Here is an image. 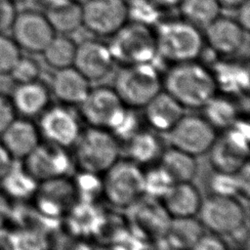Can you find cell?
<instances>
[{"label": "cell", "instance_id": "cell-43", "mask_svg": "<svg viewBox=\"0 0 250 250\" xmlns=\"http://www.w3.org/2000/svg\"><path fill=\"white\" fill-rule=\"evenodd\" d=\"M159 8H173L179 6L182 0H152Z\"/></svg>", "mask_w": 250, "mask_h": 250}, {"label": "cell", "instance_id": "cell-33", "mask_svg": "<svg viewBox=\"0 0 250 250\" xmlns=\"http://www.w3.org/2000/svg\"><path fill=\"white\" fill-rule=\"evenodd\" d=\"M128 20L150 26L159 21V7L152 0H125Z\"/></svg>", "mask_w": 250, "mask_h": 250}, {"label": "cell", "instance_id": "cell-15", "mask_svg": "<svg viewBox=\"0 0 250 250\" xmlns=\"http://www.w3.org/2000/svg\"><path fill=\"white\" fill-rule=\"evenodd\" d=\"M38 129L47 142L62 147L75 144L80 128L76 117L63 106L47 107L40 115Z\"/></svg>", "mask_w": 250, "mask_h": 250}, {"label": "cell", "instance_id": "cell-35", "mask_svg": "<svg viewBox=\"0 0 250 250\" xmlns=\"http://www.w3.org/2000/svg\"><path fill=\"white\" fill-rule=\"evenodd\" d=\"M21 57V48L15 40L0 32V74H9Z\"/></svg>", "mask_w": 250, "mask_h": 250}, {"label": "cell", "instance_id": "cell-41", "mask_svg": "<svg viewBox=\"0 0 250 250\" xmlns=\"http://www.w3.org/2000/svg\"><path fill=\"white\" fill-rule=\"evenodd\" d=\"M14 161L15 160L13 159V157L9 154V152L0 142V182L6 175L8 170L11 168Z\"/></svg>", "mask_w": 250, "mask_h": 250}, {"label": "cell", "instance_id": "cell-29", "mask_svg": "<svg viewBox=\"0 0 250 250\" xmlns=\"http://www.w3.org/2000/svg\"><path fill=\"white\" fill-rule=\"evenodd\" d=\"M76 46L65 34H55L41 54L47 64L57 70L73 65Z\"/></svg>", "mask_w": 250, "mask_h": 250}, {"label": "cell", "instance_id": "cell-40", "mask_svg": "<svg viewBox=\"0 0 250 250\" xmlns=\"http://www.w3.org/2000/svg\"><path fill=\"white\" fill-rule=\"evenodd\" d=\"M237 17L235 21L241 25V27L245 30H249L250 26V4L249 1L241 4L237 8Z\"/></svg>", "mask_w": 250, "mask_h": 250}, {"label": "cell", "instance_id": "cell-26", "mask_svg": "<svg viewBox=\"0 0 250 250\" xmlns=\"http://www.w3.org/2000/svg\"><path fill=\"white\" fill-rule=\"evenodd\" d=\"M204 118L215 130H226L238 119V109L231 100L224 96L212 97L203 106Z\"/></svg>", "mask_w": 250, "mask_h": 250}, {"label": "cell", "instance_id": "cell-31", "mask_svg": "<svg viewBox=\"0 0 250 250\" xmlns=\"http://www.w3.org/2000/svg\"><path fill=\"white\" fill-rule=\"evenodd\" d=\"M47 9L46 16L55 32L66 35L82 25V5L77 1Z\"/></svg>", "mask_w": 250, "mask_h": 250}, {"label": "cell", "instance_id": "cell-19", "mask_svg": "<svg viewBox=\"0 0 250 250\" xmlns=\"http://www.w3.org/2000/svg\"><path fill=\"white\" fill-rule=\"evenodd\" d=\"M160 199L163 209L171 219L195 217L203 200L191 181L174 183Z\"/></svg>", "mask_w": 250, "mask_h": 250}, {"label": "cell", "instance_id": "cell-22", "mask_svg": "<svg viewBox=\"0 0 250 250\" xmlns=\"http://www.w3.org/2000/svg\"><path fill=\"white\" fill-rule=\"evenodd\" d=\"M90 89V81L73 65L57 69L52 78V91L63 104H80Z\"/></svg>", "mask_w": 250, "mask_h": 250}, {"label": "cell", "instance_id": "cell-44", "mask_svg": "<svg viewBox=\"0 0 250 250\" xmlns=\"http://www.w3.org/2000/svg\"><path fill=\"white\" fill-rule=\"evenodd\" d=\"M221 4L222 7H227V8H237L241 4L245 3L246 1L249 0H218Z\"/></svg>", "mask_w": 250, "mask_h": 250}, {"label": "cell", "instance_id": "cell-27", "mask_svg": "<svg viewBox=\"0 0 250 250\" xmlns=\"http://www.w3.org/2000/svg\"><path fill=\"white\" fill-rule=\"evenodd\" d=\"M166 231L174 247L180 250H190L203 234V226L194 217L174 218L171 219Z\"/></svg>", "mask_w": 250, "mask_h": 250}, {"label": "cell", "instance_id": "cell-12", "mask_svg": "<svg viewBox=\"0 0 250 250\" xmlns=\"http://www.w3.org/2000/svg\"><path fill=\"white\" fill-rule=\"evenodd\" d=\"M10 29L21 50L29 53H42L56 34L46 14L35 10L18 13Z\"/></svg>", "mask_w": 250, "mask_h": 250}, {"label": "cell", "instance_id": "cell-30", "mask_svg": "<svg viewBox=\"0 0 250 250\" xmlns=\"http://www.w3.org/2000/svg\"><path fill=\"white\" fill-rule=\"evenodd\" d=\"M184 20L197 27H205L221 14L218 0H182L179 4Z\"/></svg>", "mask_w": 250, "mask_h": 250}, {"label": "cell", "instance_id": "cell-8", "mask_svg": "<svg viewBox=\"0 0 250 250\" xmlns=\"http://www.w3.org/2000/svg\"><path fill=\"white\" fill-rule=\"evenodd\" d=\"M197 215L203 227L219 235L236 232L246 218L244 207L235 196L218 193L202 200Z\"/></svg>", "mask_w": 250, "mask_h": 250}, {"label": "cell", "instance_id": "cell-4", "mask_svg": "<svg viewBox=\"0 0 250 250\" xmlns=\"http://www.w3.org/2000/svg\"><path fill=\"white\" fill-rule=\"evenodd\" d=\"M113 89L126 106L144 107L162 90V80L151 62L128 64L116 74Z\"/></svg>", "mask_w": 250, "mask_h": 250}, {"label": "cell", "instance_id": "cell-18", "mask_svg": "<svg viewBox=\"0 0 250 250\" xmlns=\"http://www.w3.org/2000/svg\"><path fill=\"white\" fill-rule=\"evenodd\" d=\"M0 142L14 160L21 161L41 143V135L30 118L16 116L0 135Z\"/></svg>", "mask_w": 250, "mask_h": 250}, {"label": "cell", "instance_id": "cell-25", "mask_svg": "<svg viewBox=\"0 0 250 250\" xmlns=\"http://www.w3.org/2000/svg\"><path fill=\"white\" fill-rule=\"evenodd\" d=\"M217 89L227 93H241L248 89V69L235 62H220L211 70Z\"/></svg>", "mask_w": 250, "mask_h": 250}, {"label": "cell", "instance_id": "cell-2", "mask_svg": "<svg viewBox=\"0 0 250 250\" xmlns=\"http://www.w3.org/2000/svg\"><path fill=\"white\" fill-rule=\"evenodd\" d=\"M154 35L157 57L174 64L195 61L203 52L202 32L184 19L158 23Z\"/></svg>", "mask_w": 250, "mask_h": 250}, {"label": "cell", "instance_id": "cell-1", "mask_svg": "<svg viewBox=\"0 0 250 250\" xmlns=\"http://www.w3.org/2000/svg\"><path fill=\"white\" fill-rule=\"evenodd\" d=\"M162 85L185 108H202L218 91L211 69L195 61L173 64Z\"/></svg>", "mask_w": 250, "mask_h": 250}, {"label": "cell", "instance_id": "cell-6", "mask_svg": "<svg viewBox=\"0 0 250 250\" xmlns=\"http://www.w3.org/2000/svg\"><path fill=\"white\" fill-rule=\"evenodd\" d=\"M102 183L103 194L115 207L133 206L146 194L145 173L131 160H117L104 173Z\"/></svg>", "mask_w": 250, "mask_h": 250}, {"label": "cell", "instance_id": "cell-13", "mask_svg": "<svg viewBox=\"0 0 250 250\" xmlns=\"http://www.w3.org/2000/svg\"><path fill=\"white\" fill-rule=\"evenodd\" d=\"M21 163L38 183L66 176L71 164L65 147L49 142L40 143Z\"/></svg>", "mask_w": 250, "mask_h": 250}, {"label": "cell", "instance_id": "cell-39", "mask_svg": "<svg viewBox=\"0 0 250 250\" xmlns=\"http://www.w3.org/2000/svg\"><path fill=\"white\" fill-rule=\"evenodd\" d=\"M17 116L9 97L0 94V135Z\"/></svg>", "mask_w": 250, "mask_h": 250}, {"label": "cell", "instance_id": "cell-23", "mask_svg": "<svg viewBox=\"0 0 250 250\" xmlns=\"http://www.w3.org/2000/svg\"><path fill=\"white\" fill-rule=\"evenodd\" d=\"M39 183L26 171L22 163L15 160L0 182L1 191L10 199L23 201L35 195Z\"/></svg>", "mask_w": 250, "mask_h": 250}, {"label": "cell", "instance_id": "cell-16", "mask_svg": "<svg viewBox=\"0 0 250 250\" xmlns=\"http://www.w3.org/2000/svg\"><path fill=\"white\" fill-rule=\"evenodd\" d=\"M113 62L108 46L101 41L88 39L76 46L73 66L89 81H97L106 76Z\"/></svg>", "mask_w": 250, "mask_h": 250}, {"label": "cell", "instance_id": "cell-5", "mask_svg": "<svg viewBox=\"0 0 250 250\" xmlns=\"http://www.w3.org/2000/svg\"><path fill=\"white\" fill-rule=\"evenodd\" d=\"M107 46L114 62L124 65L151 62L157 57L154 31L137 22H126L110 36Z\"/></svg>", "mask_w": 250, "mask_h": 250}, {"label": "cell", "instance_id": "cell-32", "mask_svg": "<svg viewBox=\"0 0 250 250\" xmlns=\"http://www.w3.org/2000/svg\"><path fill=\"white\" fill-rule=\"evenodd\" d=\"M10 250H47L46 234L38 229L21 228L14 230L8 237Z\"/></svg>", "mask_w": 250, "mask_h": 250}, {"label": "cell", "instance_id": "cell-3", "mask_svg": "<svg viewBox=\"0 0 250 250\" xmlns=\"http://www.w3.org/2000/svg\"><path fill=\"white\" fill-rule=\"evenodd\" d=\"M75 159L82 172L104 174L119 157L116 137L102 128L90 127L75 142Z\"/></svg>", "mask_w": 250, "mask_h": 250}, {"label": "cell", "instance_id": "cell-10", "mask_svg": "<svg viewBox=\"0 0 250 250\" xmlns=\"http://www.w3.org/2000/svg\"><path fill=\"white\" fill-rule=\"evenodd\" d=\"M166 134L171 146L195 157L207 153L218 136L204 116L193 114H184Z\"/></svg>", "mask_w": 250, "mask_h": 250}, {"label": "cell", "instance_id": "cell-21", "mask_svg": "<svg viewBox=\"0 0 250 250\" xmlns=\"http://www.w3.org/2000/svg\"><path fill=\"white\" fill-rule=\"evenodd\" d=\"M9 98L17 115L31 118L48 107L50 93L43 83L35 80L17 84Z\"/></svg>", "mask_w": 250, "mask_h": 250}, {"label": "cell", "instance_id": "cell-7", "mask_svg": "<svg viewBox=\"0 0 250 250\" xmlns=\"http://www.w3.org/2000/svg\"><path fill=\"white\" fill-rule=\"evenodd\" d=\"M216 138L210 150V161L218 173L235 174L248 162L249 126L238 119Z\"/></svg>", "mask_w": 250, "mask_h": 250}, {"label": "cell", "instance_id": "cell-45", "mask_svg": "<svg viewBox=\"0 0 250 250\" xmlns=\"http://www.w3.org/2000/svg\"><path fill=\"white\" fill-rule=\"evenodd\" d=\"M73 1H76V0H42V2L47 6V8H53V7L65 5V4H68Z\"/></svg>", "mask_w": 250, "mask_h": 250}, {"label": "cell", "instance_id": "cell-28", "mask_svg": "<svg viewBox=\"0 0 250 250\" xmlns=\"http://www.w3.org/2000/svg\"><path fill=\"white\" fill-rule=\"evenodd\" d=\"M127 150L130 160L138 165L151 163L162 153L161 145L156 136L145 131H137L128 139Z\"/></svg>", "mask_w": 250, "mask_h": 250}, {"label": "cell", "instance_id": "cell-37", "mask_svg": "<svg viewBox=\"0 0 250 250\" xmlns=\"http://www.w3.org/2000/svg\"><path fill=\"white\" fill-rule=\"evenodd\" d=\"M190 250H229L227 243L216 233H203L193 244Z\"/></svg>", "mask_w": 250, "mask_h": 250}, {"label": "cell", "instance_id": "cell-9", "mask_svg": "<svg viewBox=\"0 0 250 250\" xmlns=\"http://www.w3.org/2000/svg\"><path fill=\"white\" fill-rule=\"evenodd\" d=\"M81 113L91 127L113 132L125 117L126 106L115 90L108 87L90 89L80 104Z\"/></svg>", "mask_w": 250, "mask_h": 250}, {"label": "cell", "instance_id": "cell-42", "mask_svg": "<svg viewBox=\"0 0 250 250\" xmlns=\"http://www.w3.org/2000/svg\"><path fill=\"white\" fill-rule=\"evenodd\" d=\"M9 202L10 199L0 189V228L10 219L12 208Z\"/></svg>", "mask_w": 250, "mask_h": 250}, {"label": "cell", "instance_id": "cell-34", "mask_svg": "<svg viewBox=\"0 0 250 250\" xmlns=\"http://www.w3.org/2000/svg\"><path fill=\"white\" fill-rule=\"evenodd\" d=\"M173 184L172 179L160 166L145 173V192L150 196L161 198Z\"/></svg>", "mask_w": 250, "mask_h": 250}, {"label": "cell", "instance_id": "cell-11", "mask_svg": "<svg viewBox=\"0 0 250 250\" xmlns=\"http://www.w3.org/2000/svg\"><path fill=\"white\" fill-rule=\"evenodd\" d=\"M82 5V25L98 36L113 35L128 21L125 0H86Z\"/></svg>", "mask_w": 250, "mask_h": 250}, {"label": "cell", "instance_id": "cell-14", "mask_svg": "<svg viewBox=\"0 0 250 250\" xmlns=\"http://www.w3.org/2000/svg\"><path fill=\"white\" fill-rule=\"evenodd\" d=\"M34 196L38 210L51 218H57L72 209L78 200L74 182L65 176L39 183Z\"/></svg>", "mask_w": 250, "mask_h": 250}, {"label": "cell", "instance_id": "cell-20", "mask_svg": "<svg viewBox=\"0 0 250 250\" xmlns=\"http://www.w3.org/2000/svg\"><path fill=\"white\" fill-rule=\"evenodd\" d=\"M144 108L148 125L163 133H167L185 114V107L165 90L158 92Z\"/></svg>", "mask_w": 250, "mask_h": 250}, {"label": "cell", "instance_id": "cell-36", "mask_svg": "<svg viewBox=\"0 0 250 250\" xmlns=\"http://www.w3.org/2000/svg\"><path fill=\"white\" fill-rule=\"evenodd\" d=\"M39 74V64L34 60L21 56L15 63L8 75H10L16 84H20L38 80Z\"/></svg>", "mask_w": 250, "mask_h": 250}, {"label": "cell", "instance_id": "cell-17", "mask_svg": "<svg viewBox=\"0 0 250 250\" xmlns=\"http://www.w3.org/2000/svg\"><path fill=\"white\" fill-rule=\"evenodd\" d=\"M246 32L234 19L220 15L204 27L203 37L215 53L232 55L243 47Z\"/></svg>", "mask_w": 250, "mask_h": 250}, {"label": "cell", "instance_id": "cell-38", "mask_svg": "<svg viewBox=\"0 0 250 250\" xmlns=\"http://www.w3.org/2000/svg\"><path fill=\"white\" fill-rule=\"evenodd\" d=\"M14 0H0V32L10 29L18 14Z\"/></svg>", "mask_w": 250, "mask_h": 250}, {"label": "cell", "instance_id": "cell-24", "mask_svg": "<svg viewBox=\"0 0 250 250\" xmlns=\"http://www.w3.org/2000/svg\"><path fill=\"white\" fill-rule=\"evenodd\" d=\"M196 157L171 146L159 157V166L169 175L174 183L190 182L197 171Z\"/></svg>", "mask_w": 250, "mask_h": 250}]
</instances>
